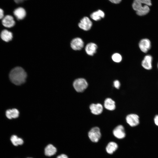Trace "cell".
Returning <instances> with one entry per match:
<instances>
[{
	"mask_svg": "<svg viewBox=\"0 0 158 158\" xmlns=\"http://www.w3.org/2000/svg\"><path fill=\"white\" fill-rule=\"evenodd\" d=\"M112 60L116 63L120 62L122 60V57L121 54L118 53L113 54L111 56Z\"/></svg>",
	"mask_w": 158,
	"mask_h": 158,
	"instance_id": "cell-22",
	"label": "cell"
},
{
	"mask_svg": "<svg viewBox=\"0 0 158 158\" xmlns=\"http://www.w3.org/2000/svg\"><path fill=\"white\" fill-rule=\"evenodd\" d=\"M157 67H158V64H157Z\"/></svg>",
	"mask_w": 158,
	"mask_h": 158,
	"instance_id": "cell-28",
	"label": "cell"
},
{
	"mask_svg": "<svg viewBox=\"0 0 158 158\" xmlns=\"http://www.w3.org/2000/svg\"><path fill=\"white\" fill-rule=\"evenodd\" d=\"M84 43L83 40L80 38L77 37L73 39L71 43V48L75 50H81L84 47Z\"/></svg>",
	"mask_w": 158,
	"mask_h": 158,
	"instance_id": "cell-7",
	"label": "cell"
},
{
	"mask_svg": "<svg viewBox=\"0 0 158 158\" xmlns=\"http://www.w3.org/2000/svg\"></svg>",
	"mask_w": 158,
	"mask_h": 158,
	"instance_id": "cell-29",
	"label": "cell"
},
{
	"mask_svg": "<svg viewBox=\"0 0 158 158\" xmlns=\"http://www.w3.org/2000/svg\"><path fill=\"white\" fill-rule=\"evenodd\" d=\"M57 158H68L67 156L64 154H61L58 156Z\"/></svg>",
	"mask_w": 158,
	"mask_h": 158,
	"instance_id": "cell-27",
	"label": "cell"
},
{
	"mask_svg": "<svg viewBox=\"0 0 158 158\" xmlns=\"http://www.w3.org/2000/svg\"><path fill=\"white\" fill-rule=\"evenodd\" d=\"M97 48V45L95 43L90 42L87 44L85 48L86 53L90 56H93L96 53Z\"/></svg>",
	"mask_w": 158,
	"mask_h": 158,
	"instance_id": "cell-13",
	"label": "cell"
},
{
	"mask_svg": "<svg viewBox=\"0 0 158 158\" xmlns=\"http://www.w3.org/2000/svg\"><path fill=\"white\" fill-rule=\"evenodd\" d=\"M13 13L18 20H22L26 15L25 10L21 7H19L15 9L13 11Z\"/></svg>",
	"mask_w": 158,
	"mask_h": 158,
	"instance_id": "cell-14",
	"label": "cell"
},
{
	"mask_svg": "<svg viewBox=\"0 0 158 158\" xmlns=\"http://www.w3.org/2000/svg\"><path fill=\"white\" fill-rule=\"evenodd\" d=\"M19 114L18 111L16 109H8L6 112V116L9 119L18 118L19 116Z\"/></svg>",
	"mask_w": 158,
	"mask_h": 158,
	"instance_id": "cell-16",
	"label": "cell"
},
{
	"mask_svg": "<svg viewBox=\"0 0 158 158\" xmlns=\"http://www.w3.org/2000/svg\"><path fill=\"white\" fill-rule=\"evenodd\" d=\"M118 148V145L116 143L114 142H111L107 145L106 149L108 153L111 154H113Z\"/></svg>",
	"mask_w": 158,
	"mask_h": 158,
	"instance_id": "cell-20",
	"label": "cell"
},
{
	"mask_svg": "<svg viewBox=\"0 0 158 158\" xmlns=\"http://www.w3.org/2000/svg\"><path fill=\"white\" fill-rule=\"evenodd\" d=\"M112 3L115 4H118L120 3L121 0H109Z\"/></svg>",
	"mask_w": 158,
	"mask_h": 158,
	"instance_id": "cell-26",
	"label": "cell"
},
{
	"mask_svg": "<svg viewBox=\"0 0 158 158\" xmlns=\"http://www.w3.org/2000/svg\"><path fill=\"white\" fill-rule=\"evenodd\" d=\"M104 12L101 10H98L92 13L90 16L91 18L93 20L97 21L100 20L102 18L104 17Z\"/></svg>",
	"mask_w": 158,
	"mask_h": 158,
	"instance_id": "cell-18",
	"label": "cell"
},
{
	"mask_svg": "<svg viewBox=\"0 0 158 158\" xmlns=\"http://www.w3.org/2000/svg\"><path fill=\"white\" fill-rule=\"evenodd\" d=\"M88 85L87 81L83 78L76 79L73 83V85L75 90L79 92L84 91L87 88Z\"/></svg>",
	"mask_w": 158,
	"mask_h": 158,
	"instance_id": "cell-3",
	"label": "cell"
},
{
	"mask_svg": "<svg viewBox=\"0 0 158 158\" xmlns=\"http://www.w3.org/2000/svg\"><path fill=\"white\" fill-rule=\"evenodd\" d=\"M9 77L13 83L16 85H20L25 82L27 77V74L22 68L17 67L11 71Z\"/></svg>",
	"mask_w": 158,
	"mask_h": 158,
	"instance_id": "cell-1",
	"label": "cell"
},
{
	"mask_svg": "<svg viewBox=\"0 0 158 158\" xmlns=\"http://www.w3.org/2000/svg\"><path fill=\"white\" fill-rule=\"evenodd\" d=\"M2 23L3 26L8 28L13 27L15 24L13 17L8 15H6L4 17L2 20Z\"/></svg>",
	"mask_w": 158,
	"mask_h": 158,
	"instance_id": "cell-10",
	"label": "cell"
},
{
	"mask_svg": "<svg viewBox=\"0 0 158 158\" xmlns=\"http://www.w3.org/2000/svg\"><path fill=\"white\" fill-rule=\"evenodd\" d=\"M104 106L105 108L110 111H113L116 108L115 101L109 98H107L105 99Z\"/></svg>",
	"mask_w": 158,
	"mask_h": 158,
	"instance_id": "cell-15",
	"label": "cell"
},
{
	"mask_svg": "<svg viewBox=\"0 0 158 158\" xmlns=\"http://www.w3.org/2000/svg\"><path fill=\"white\" fill-rule=\"evenodd\" d=\"M88 136L92 142H97L101 136L99 128L97 127L92 128L88 132Z\"/></svg>",
	"mask_w": 158,
	"mask_h": 158,
	"instance_id": "cell-4",
	"label": "cell"
},
{
	"mask_svg": "<svg viewBox=\"0 0 158 158\" xmlns=\"http://www.w3.org/2000/svg\"><path fill=\"white\" fill-rule=\"evenodd\" d=\"M126 119L127 123L131 127L136 126L140 123L139 117L136 114H128L126 116Z\"/></svg>",
	"mask_w": 158,
	"mask_h": 158,
	"instance_id": "cell-5",
	"label": "cell"
},
{
	"mask_svg": "<svg viewBox=\"0 0 158 158\" xmlns=\"http://www.w3.org/2000/svg\"><path fill=\"white\" fill-rule=\"evenodd\" d=\"M114 87L117 89H119L120 86V83L118 80H116L114 82Z\"/></svg>",
	"mask_w": 158,
	"mask_h": 158,
	"instance_id": "cell-23",
	"label": "cell"
},
{
	"mask_svg": "<svg viewBox=\"0 0 158 158\" xmlns=\"http://www.w3.org/2000/svg\"><path fill=\"white\" fill-rule=\"evenodd\" d=\"M4 17V11L3 9L0 8V19H3Z\"/></svg>",
	"mask_w": 158,
	"mask_h": 158,
	"instance_id": "cell-24",
	"label": "cell"
},
{
	"mask_svg": "<svg viewBox=\"0 0 158 158\" xmlns=\"http://www.w3.org/2000/svg\"><path fill=\"white\" fill-rule=\"evenodd\" d=\"M113 133L114 136L118 139H123L126 136L124 128L121 125H118L115 127Z\"/></svg>",
	"mask_w": 158,
	"mask_h": 158,
	"instance_id": "cell-9",
	"label": "cell"
},
{
	"mask_svg": "<svg viewBox=\"0 0 158 158\" xmlns=\"http://www.w3.org/2000/svg\"><path fill=\"white\" fill-rule=\"evenodd\" d=\"M10 140L12 144L15 146L22 145L23 143V140L15 135H13L11 137Z\"/></svg>",
	"mask_w": 158,
	"mask_h": 158,
	"instance_id": "cell-21",
	"label": "cell"
},
{
	"mask_svg": "<svg viewBox=\"0 0 158 158\" xmlns=\"http://www.w3.org/2000/svg\"><path fill=\"white\" fill-rule=\"evenodd\" d=\"M154 122L155 124L158 126V115H156L154 119Z\"/></svg>",
	"mask_w": 158,
	"mask_h": 158,
	"instance_id": "cell-25",
	"label": "cell"
},
{
	"mask_svg": "<svg viewBox=\"0 0 158 158\" xmlns=\"http://www.w3.org/2000/svg\"><path fill=\"white\" fill-rule=\"evenodd\" d=\"M57 150L53 145L51 144L48 145L44 150V153L46 155L51 156L54 155L56 153Z\"/></svg>",
	"mask_w": 158,
	"mask_h": 158,
	"instance_id": "cell-19",
	"label": "cell"
},
{
	"mask_svg": "<svg viewBox=\"0 0 158 158\" xmlns=\"http://www.w3.org/2000/svg\"><path fill=\"white\" fill-rule=\"evenodd\" d=\"M139 46L141 51L144 53H146L150 49L151 43L148 39H143L140 41Z\"/></svg>",
	"mask_w": 158,
	"mask_h": 158,
	"instance_id": "cell-8",
	"label": "cell"
},
{
	"mask_svg": "<svg viewBox=\"0 0 158 158\" xmlns=\"http://www.w3.org/2000/svg\"><path fill=\"white\" fill-rule=\"evenodd\" d=\"M152 57L150 55L145 56L142 62V66L145 69L150 70L152 68Z\"/></svg>",
	"mask_w": 158,
	"mask_h": 158,
	"instance_id": "cell-11",
	"label": "cell"
},
{
	"mask_svg": "<svg viewBox=\"0 0 158 158\" xmlns=\"http://www.w3.org/2000/svg\"><path fill=\"white\" fill-rule=\"evenodd\" d=\"M89 107L91 113L96 115L101 114L103 110L102 106L99 103L92 104L90 105Z\"/></svg>",
	"mask_w": 158,
	"mask_h": 158,
	"instance_id": "cell-12",
	"label": "cell"
},
{
	"mask_svg": "<svg viewBox=\"0 0 158 158\" xmlns=\"http://www.w3.org/2000/svg\"><path fill=\"white\" fill-rule=\"evenodd\" d=\"M1 37L4 41L8 42L12 40L13 34L11 32L6 30H4L1 33Z\"/></svg>",
	"mask_w": 158,
	"mask_h": 158,
	"instance_id": "cell-17",
	"label": "cell"
},
{
	"mask_svg": "<svg viewBox=\"0 0 158 158\" xmlns=\"http://www.w3.org/2000/svg\"><path fill=\"white\" fill-rule=\"evenodd\" d=\"M151 5V0H134L132 7L138 15L143 16L149 13L150 9L148 6Z\"/></svg>",
	"mask_w": 158,
	"mask_h": 158,
	"instance_id": "cell-2",
	"label": "cell"
},
{
	"mask_svg": "<svg viewBox=\"0 0 158 158\" xmlns=\"http://www.w3.org/2000/svg\"><path fill=\"white\" fill-rule=\"evenodd\" d=\"M92 25V21L87 17H83L81 20L78 24L79 27L85 31L90 30L91 28Z\"/></svg>",
	"mask_w": 158,
	"mask_h": 158,
	"instance_id": "cell-6",
	"label": "cell"
}]
</instances>
